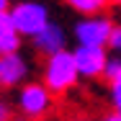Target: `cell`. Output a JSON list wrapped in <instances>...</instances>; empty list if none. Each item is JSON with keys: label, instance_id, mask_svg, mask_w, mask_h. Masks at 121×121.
I'll return each instance as SVG.
<instances>
[{"label": "cell", "instance_id": "cell-1", "mask_svg": "<svg viewBox=\"0 0 121 121\" xmlns=\"http://www.w3.org/2000/svg\"><path fill=\"white\" fill-rule=\"evenodd\" d=\"M77 77H80V72H77V62H75L72 52L65 49L59 54H54V57H47L44 72H41V82L47 85L54 95L72 90L75 85H77Z\"/></svg>", "mask_w": 121, "mask_h": 121}, {"label": "cell", "instance_id": "cell-2", "mask_svg": "<svg viewBox=\"0 0 121 121\" xmlns=\"http://www.w3.org/2000/svg\"><path fill=\"white\" fill-rule=\"evenodd\" d=\"M10 18L18 28L21 36L34 39L36 34H41L52 21H49V8L39 0H18L10 5Z\"/></svg>", "mask_w": 121, "mask_h": 121}, {"label": "cell", "instance_id": "cell-3", "mask_svg": "<svg viewBox=\"0 0 121 121\" xmlns=\"http://www.w3.org/2000/svg\"><path fill=\"white\" fill-rule=\"evenodd\" d=\"M18 111L23 113L26 119L39 121L44 119L52 106H54V93L49 90L44 82H26L23 88L18 90V100H16Z\"/></svg>", "mask_w": 121, "mask_h": 121}, {"label": "cell", "instance_id": "cell-4", "mask_svg": "<svg viewBox=\"0 0 121 121\" xmlns=\"http://www.w3.org/2000/svg\"><path fill=\"white\" fill-rule=\"evenodd\" d=\"M113 21L100 13V16H85L75 23L72 34H75V41L80 47H108L111 41V34H113Z\"/></svg>", "mask_w": 121, "mask_h": 121}, {"label": "cell", "instance_id": "cell-5", "mask_svg": "<svg viewBox=\"0 0 121 121\" xmlns=\"http://www.w3.org/2000/svg\"><path fill=\"white\" fill-rule=\"evenodd\" d=\"M75 54V62H77V72H80V77H103V72H106V65H108V52H106V47H77L72 49Z\"/></svg>", "mask_w": 121, "mask_h": 121}, {"label": "cell", "instance_id": "cell-6", "mask_svg": "<svg viewBox=\"0 0 121 121\" xmlns=\"http://www.w3.org/2000/svg\"><path fill=\"white\" fill-rule=\"evenodd\" d=\"M28 77V59L21 52L0 57V88H23Z\"/></svg>", "mask_w": 121, "mask_h": 121}, {"label": "cell", "instance_id": "cell-7", "mask_svg": "<svg viewBox=\"0 0 121 121\" xmlns=\"http://www.w3.org/2000/svg\"><path fill=\"white\" fill-rule=\"evenodd\" d=\"M31 47H34V52H39L44 57H54V54H59V52L67 49V34H65V28L59 23L52 21L41 34H36L31 39Z\"/></svg>", "mask_w": 121, "mask_h": 121}, {"label": "cell", "instance_id": "cell-8", "mask_svg": "<svg viewBox=\"0 0 121 121\" xmlns=\"http://www.w3.org/2000/svg\"><path fill=\"white\" fill-rule=\"evenodd\" d=\"M21 39H23V36L18 34V28L13 23L10 10H8V13H0V57L18 52V49H21Z\"/></svg>", "mask_w": 121, "mask_h": 121}, {"label": "cell", "instance_id": "cell-9", "mask_svg": "<svg viewBox=\"0 0 121 121\" xmlns=\"http://www.w3.org/2000/svg\"><path fill=\"white\" fill-rule=\"evenodd\" d=\"M75 13H80L82 18L85 16H100L106 10V5H111L108 0H65Z\"/></svg>", "mask_w": 121, "mask_h": 121}, {"label": "cell", "instance_id": "cell-10", "mask_svg": "<svg viewBox=\"0 0 121 121\" xmlns=\"http://www.w3.org/2000/svg\"><path fill=\"white\" fill-rule=\"evenodd\" d=\"M103 77H106L108 82H113V80L121 77V54H111V57H108V65H106Z\"/></svg>", "mask_w": 121, "mask_h": 121}, {"label": "cell", "instance_id": "cell-11", "mask_svg": "<svg viewBox=\"0 0 121 121\" xmlns=\"http://www.w3.org/2000/svg\"><path fill=\"white\" fill-rule=\"evenodd\" d=\"M108 100H111V108L121 113V77L108 82Z\"/></svg>", "mask_w": 121, "mask_h": 121}, {"label": "cell", "instance_id": "cell-12", "mask_svg": "<svg viewBox=\"0 0 121 121\" xmlns=\"http://www.w3.org/2000/svg\"><path fill=\"white\" fill-rule=\"evenodd\" d=\"M108 47L113 49V54H121V26L113 28V34H111V41H108Z\"/></svg>", "mask_w": 121, "mask_h": 121}, {"label": "cell", "instance_id": "cell-13", "mask_svg": "<svg viewBox=\"0 0 121 121\" xmlns=\"http://www.w3.org/2000/svg\"><path fill=\"white\" fill-rule=\"evenodd\" d=\"M8 116H10V111H8V106L0 100V121H8Z\"/></svg>", "mask_w": 121, "mask_h": 121}, {"label": "cell", "instance_id": "cell-14", "mask_svg": "<svg viewBox=\"0 0 121 121\" xmlns=\"http://www.w3.org/2000/svg\"><path fill=\"white\" fill-rule=\"evenodd\" d=\"M103 121H121V113H119V111H111V113L103 116Z\"/></svg>", "mask_w": 121, "mask_h": 121}, {"label": "cell", "instance_id": "cell-15", "mask_svg": "<svg viewBox=\"0 0 121 121\" xmlns=\"http://www.w3.org/2000/svg\"><path fill=\"white\" fill-rule=\"evenodd\" d=\"M10 10V0H0V13H8Z\"/></svg>", "mask_w": 121, "mask_h": 121}, {"label": "cell", "instance_id": "cell-16", "mask_svg": "<svg viewBox=\"0 0 121 121\" xmlns=\"http://www.w3.org/2000/svg\"><path fill=\"white\" fill-rule=\"evenodd\" d=\"M108 3H111V5H121V0H108Z\"/></svg>", "mask_w": 121, "mask_h": 121}, {"label": "cell", "instance_id": "cell-17", "mask_svg": "<svg viewBox=\"0 0 121 121\" xmlns=\"http://www.w3.org/2000/svg\"><path fill=\"white\" fill-rule=\"evenodd\" d=\"M75 121H90V119H75Z\"/></svg>", "mask_w": 121, "mask_h": 121}]
</instances>
